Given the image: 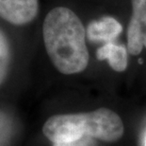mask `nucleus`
Here are the masks:
<instances>
[{
    "label": "nucleus",
    "instance_id": "nucleus-1",
    "mask_svg": "<svg viewBox=\"0 0 146 146\" xmlns=\"http://www.w3.org/2000/svg\"><path fill=\"white\" fill-rule=\"evenodd\" d=\"M86 30L76 13L58 6L46 13L42 22L44 48L53 66L64 75L80 73L89 65Z\"/></svg>",
    "mask_w": 146,
    "mask_h": 146
},
{
    "label": "nucleus",
    "instance_id": "nucleus-2",
    "mask_svg": "<svg viewBox=\"0 0 146 146\" xmlns=\"http://www.w3.org/2000/svg\"><path fill=\"white\" fill-rule=\"evenodd\" d=\"M125 127L120 116L106 107L92 112L54 115L42 126V133L53 143L96 139L115 142L122 138Z\"/></svg>",
    "mask_w": 146,
    "mask_h": 146
},
{
    "label": "nucleus",
    "instance_id": "nucleus-3",
    "mask_svg": "<svg viewBox=\"0 0 146 146\" xmlns=\"http://www.w3.org/2000/svg\"><path fill=\"white\" fill-rule=\"evenodd\" d=\"M40 11V0H0V20L14 27L32 23Z\"/></svg>",
    "mask_w": 146,
    "mask_h": 146
},
{
    "label": "nucleus",
    "instance_id": "nucleus-4",
    "mask_svg": "<svg viewBox=\"0 0 146 146\" xmlns=\"http://www.w3.org/2000/svg\"><path fill=\"white\" fill-rule=\"evenodd\" d=\"M132 14L127 27V50L139 55L146 48V0H131Z\"/></svg>",
    "mask_w": 146,
    "mask_h": 146
},
{
    "label": "nucleus",
    "instance_id": "nucleus-5",
    "mask_svg": "<svg viewBox=\"0 0 146 146\" xmlns=\"http://www.w3.org/2000/svg\"><path fill=\"white\" fill-rule=\"evenodd\" d=\"M122 32L123 26L116 18L103 16L89 23L86 29V36L91 42L108 44L114 42Z\"/></svg>",
    "mask_w": 146,
    "mask_h": 146
},
{
    "label": "nucleus",
    "instance_id": "nucleus-6",
    "mask_svg": "<svg viewBox=\"0 0 146 146\" xmlns=\"http://www.w3.org/2000/svg\"><path fill=\"white\" fill-rule=\"evenodd\" d=\"M96 59L98 61L107 60L114 71L123 72L127 68L128 65L127 46L115 44L114 42L104 44L96 50Z\"/></svg>",
    "mask_w": 146,
    "mask_h": 146
},
{
    "label": "nucleus",
    "instance_id": "nucleus-7",
    "mask_svg": "<svg viewBox=\"0 0 146 146\" xmlns=\"http://www.w3.org/2000/svg\"><path fill=\"white\" fill-rule=\"evenodd\" d=\"M11 46L5 32L0 29V86L6 81L11 66Z\"/></svg>",
    "mask_w": 146,
    "mask_h": 146
},
{
    "label": "nucleus",
    "instance_id": "nucleus-8",
    "mask_svg": "<svg viewBox=\"0 0 146 146\" xmlns=\"http://www.w3.org/2000/svg\"><path fill=\"white\" fill-rule=\"evenodd\" d=\"M90 139H82L73 142H65V143H54V146H90Z\"/></svg>",
    "mask_w": 146,
    "mask_h": 146
}]
</instances>
